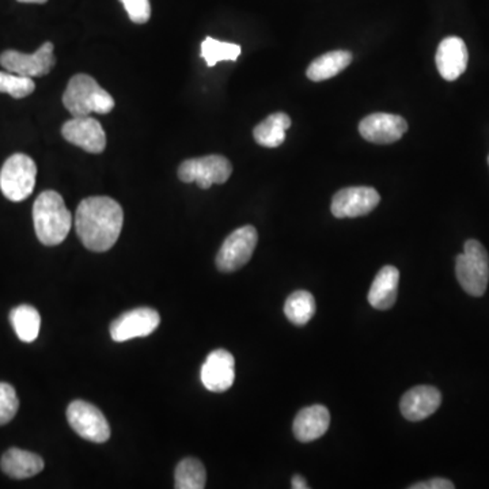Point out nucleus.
<instances>
[{
  "mask_svg": "<svg viewBox=\"0 0 489 489\" xmlns=\"http://www.w3.org/2000/svg\"><path fill=\"white\" fill-rule=\"evenodd\" d=\"M124 213L116 200L106 196L82 200L75 214L79 240L92 252H108L122 235Z\"/></svg>",
  "mask_w": 489,
  "mask_h": 489,
  "instance_id": "f257e3e1",
  "label": "nucleus"
},
{
  "mask_svg": "<svg viewBox=\"0 0 489 489\" xmlns=\"http://www.w3.org/2000/svg\"><path fill=\"white\" fill-rule=\"evenodd\" d=\"M73 221V214L57 192L45 191L35 199L33 222L38 241L45 246L62 244L70 235Z\"/></svg>",
  "mask_w": 489,
  "mask_h": 489,
  "instance_id": "f03ea898",
  "label": "nucleus"
},
{
  "mask_svg": "<svg viewBox=\"0 0 489 489\" xmlns=\"http://www.w3.org/2000/svg\"><path fill=\"white\" fill-rule=\"evenodd\" d=\"M63 105L73 117H85L92 114H109L115 108V100L95 78L78 74L68 82L63 95Z\"/></svg>",
  "mask_w": 489,
  "mask_h": 489,
  "instance_id": "7ed1b4c3",
  "label": "nucleus"
},
{
  "mask_svg": "<svg viewBox=\"0 0 489 489\" xmlns=\"http://www.w3.org/2000/svg\"><path fill=\"white\" fill-rule=\"evenodd\" d=\"M455 274L469 295L476 298L484 295L489 282V255L482 243L466 241L464 253L455 260Z\"/></svg>",
  "mask_w": 489,
  "mask_h": 489,
  "instance_id": "20e7f679",
  "label": "nucleus"
},
{
  "mask_svg": "<svg viewBox=\"0 0 489 489\" xmlns=\"http://www.w3.org/2000/svg\"><path fill=\"white\" fill-rule=\"evenodd\" d=\"M35 177V161L25 154H14L0 170V191L10 202H24L33 194Z\"/></svg>",
  "mask_w": 489,
  "mask_h": 489,
  "instance_id": "39448f33",
  "label": "nucleus"
},
{
  "mask_svg": "<svg viewBox=\"0 0 489 489\" xmlns=\"http://www.w3.org/2000/svg\"><path fill=\"white\" fill-rule=\"evenodd\" d=\"M232 173V162L224 155L186 159L178 167V178L183 183H196L202 189H210L214 184L226 183Z\"/></svg>",
  "mask_w": 489,
  "mask_h": 489,
  "instance_id": "423d86ee",
  "label": "nucleus"
},
{
  "mask_svg": "<svg viewBox=\"0 0 489 489\" xmlns=\"http://www.w3.org/2000/svg\"><path fill=\"white\" fill-rule=\"evenodd\" d=\"M67 420L71 428L86 441L104 444L111 438L108 420L100 409L86 401L71 403L67 408Z\"/></svg>",
  "mask_w": 489,
  "mask_h": 489,
  "instance_id": "0eeeda50",
  "label": "nucleus"
},
{
  "mask_svg": "<svg viewBox=\"0 0 489 489\" xmlns=\"http://www.w3.org/2000/svg\"><path fill=\"white\" fill-rule=\"evenodd\" d=\"M257 243V230L249 225L233 232L216 254V266L219 271L229 274L243 268L252 258Z\"/></svg>",
  "mask_w": 489,
  "mask_h": 489,
  "instance_id": "6e6552de",
  "label": "nucleus"
},
{
  "mask_svg": "<svg viewBox=\"0 0 489 489\" xmlns=\"http://www.w3.org/2000/svg\"><path fill=\"white\" fill-rule=\"evenodd\" d=\"M56 59L54 56V44L45 43L35 54H22V52L5 51L0 55V65L10 73L18 75L35 78L51 73Z\"/></svg>",
  "mask_w": 489,
  "mask_h": 489,
  "instance_id": "1a4fd4ad",
  "label": "nucleus"
},
{
  "mask_svg": "<svg viewBox=\"0 0 489 489\" xmlns=\"http://www.w3.org/2000/svg\"><path fill=\"white\" fill-rule=\"evenodd\" d=\"M381 202L378 192L370 186H350L342 189L332 199L334 218H358L370 214Z\"/></svg>",
  "mask_w": 489,
  "mask_h": 489,
  "instance_id": "9d476101",
  "label": "nucleus"
},
{
  "mask_svg": "<svg viewBox=\"0 0 489 489\" xmlns=\"http://www.w3.org/2000/svg\"><path fill=\"white\" fill-rule=\"evenodd\" d=\"M161 324V315L150 307H139L124 313L111 325V336L116 343L128 342L136 337L150 336Z\"/></svg>",
  "mask_w": 489,
  "mask_h": 489,
  "instance_id": "9b49d317",
  "label": "nucleus"
},
{
  "mask_svg": "<svg viewBox=\"0 0 489 489\" xmlns=\"http://www.w3.org/2000/svg\"><path fill=\"white\" fill-rule=\"evenodd\" d=\"M62 135L71 145L90 154H101L106 147V135L100 122L90 116L73 117L63 125Z\"/></svg>",
  "mask_w": 489,
  "mask_h": 489,
  "instance_id": "f8f14e48",
  "label": "nucleus"
},
{
  "mask_svg": "<svg viewBox=\"0 0 489 489\" xmlns=\"http://www.w3.org/2000/svg\"><path fill=\"white\" fill-rule=\"evenodd\" d=\"M408 131V123L398 115L373 114L359 123V134L367 142L390 145L397 142Z\"/></svg>",
  "mask_w": 489,
  "mask_h": 489,
  "instance_id": "ddd939ff",
  "label": "nucleus"
},
{
  "mask_svg": "<svg viewBox=\"0 0 489 489\" xmlns=\"http://www.w3.org/2000/svg\"><path fill=\"white\" fill-rule=\"evenodd\" d=\"M235 356L226 350H216L208 355L202 367V382L213 393H224L235 384Z\"/></svg>",
  "mask_w": 489,
  "mask_h": 489,
  "instance_id": "4468645a",
  "label": "nucleus"
},
{
  "mask_svg": "<svg viewBox=\"0 0 489 489\" xmlns=\"http://www.w3.org/2000/svg\"><path fill=\"white\" fill-rule=\"evenodd\" d=\"M441 404L442 394L436 387L420 384L403 395L400 409L409 422H422L435 414Z\"/></svg>",
  "mask_w": 489,
  "mask_h": 489,
  "instance_id": "2eb2a0df",
  "label": "nucleus"
},
{
  "mask_svg": "<svg viewBox=\"0 0 489 489\" xmlns=\"http://www.w3.org/2000/svg\"><path fill=\"white\" fill-rule=\"evenodd\" d=\"M436 67L442 78L453 82L460 78L468 67L469 54L463 38L446 37L439 44L435 56Z\"/></svg>",
  "mask_w": 489,
  "mask_h": 489,
  "instance_id": "dca6fc26",
  "label": "nucleus"
},
{
  "mask_svg": "<svg viewBox=\"0 0 489 489\" xmlns=\"http://www.w3.org/2000/svg\"><path fill=\"white\" fill-rule=\"evenodd\" d=\"M331 424V414L324 405H312L302 409L294 420V435L299 442L309 444L325 435Z\"/></svg>",
  "mask_w": 489,
  "mask_h": 489,
  "instance_id": "f3484780",
  "label": "nucleus"
},
{
  "mask_svg": "<svg viewBox=\"0 0 489 489\" xmlns=\"http://www.w3.org/2000/svg\"><path fill=\"white\" fill-rule=\"evenodd\" d=\"M400 271L395 266L386 265L376 274L370 291L368 304L376 310H387L397 301Z\"/></svg>",
  "mask_w": 489,
  "mask_h": 489,
  "instance_id": "a211bd4d",
  "label": "nucleus"
},
{
  "mask_svg": "<svg viewBox=\"0 0 489 489\" xmlns=\"http://www.w3.org/2000/svg\"><path fill=\"white\" fill-rule=\"evenodd\" d=\"M44 464L43 458L35 453L26 452V450L13 449L7 450L3 454L0 461V468L11 479L24 480L43 472Z\"/></svg>",
  "mask_w": 489,
  "mask_h": 489,
  "instance_id": "6ab92c4d",
  "label": "nucleus"
},
{
  "mask_svg": "<svg viewBox=\"0 0 489 489\" xmlns=\"http://www.w3.org/2000/svg\"><path fill=\"white\" fill-rule=\"evenodd\" d=\"M350 51H332L313 60L307 67L306 75L310 81L323 82L339 75L353 63Z\"/></svg>",
  "mask_w": 489,
  "mask_h": 489,
  "instance_id": "aec40b11",
  "label": "nucleus"
},
{
  "mask_svg": "<svg viewBox=\"0 0 489 489\" xmlns=\"http://www.w3.org/2000/svg\"><path fill=\"white\" fill-rule=\"evenodd\" d=\"M291 126V119L283 112L271 115L253 129V137L263 147L274 148L283 145L285 131Z\"/></svg>",
  "mask_w": 489,
  "mask_h": 489,
  "instance_id": "412c9836",
  "label": "nucleus"
},
{
  "mask_svg": "<svg viewBox=\"0 0 489 489\" xmlns=\"http://www.w3.org/2000/svg\"><path fill=\"white\" fill-rule=\"evenodd\" d=\"M10 323L18 339L24 343L35 342L40 334V313L29 304H21L11 310Z\"/></svg>",
  "mask_w": 489,
  "mask_h": 489,
  "instance_id": "4be33fe9",
  "label": "nucleus"
},
{
  "mask_svg": "<svg viewBox=\"0 0 489 489\" xmlns=\"http://www.w3.org/2000/svg\"><path fill=\"white\" fill-rule=\"evenodd\" d=\"M315 299L307 291H295L288 296L284 304V314L294 325H306L315 314Z\"/></svg>",
  "mask_w": 489,
  "mask_h": 489,
  "instance_id": "5701e85b",
  "label": "nucleus"
},
{
  "mask_svg": "<svg viewBox=\"0 0 489 489\" xmlns=\"http://www.w3.org/2000/svg\"><path fill=\"white\" fill-rule=\"evenodd\" d=\"M177 489H203L207 483L205 465L196 458H185L178 464L175 474Z\"/></svg>",
  "mask_w": 489,
  "mask_h": 489,
  "instance_id": "b1692460",
  "label": "nucleus"
},
{
  "mask_svg": "<svg viewBox=\"0 0 489 489\" xmlns=\"http://www.w3.org/2000/svg\"><path fill=\"white\" fill-rule=\"evenodd\" d=\"M241 46L237 44L225 43L207 37L202 44V57L207 63L208 67H214L216 63L230 60L235 62L240 57Z\"/></svg>",
  "mask_w": 489,
  "mask_h": 489,
  "instance_id": "393cba45",
  "label": "nucleus"
},
{
  "mask_svg": "<svg viewBox=\"0 0 489 489\" xmlns=\"http://www.w3.org/2000/svg\"><path fill=\"white\" fill-rule=\"evenodd\" d=\"M35 85L32 78L18 74L0 71V93L10 95L13 98H25L35 92Z\"/></svg>",
  "mask_w": 489,
  "mask_h": 489,
  "instance_id": "a878e982",
  "label": "nucleus"
},
{
  "mask_svg": "<svg viewBox=\"0 0 489 489\" xmlns=\"http://www.w3.org/2000/svg\"><path fill=\"white\" fill-rule=\"evenodd\" d=\"M19 408L18 395L10 384L0 382V425L7 424L15 417Z\"/></svg>",
  "mask_w": 489,
  "mask_h": 489,
  "instance_id": "bb28decb",
  "label": "nucleus"
},
{
  "mask_svg": "<svg viewBox=\"0 0 489 489\" xmlns=\"http://www.w3.org/2000/svg\"><path fill=\"white\" fill-rule=\"evenodd\" d=\"M134 24H145L151 16V5L148 0H120Z\"/></svg>",
  "mask_w": 489,
  "mask_h": 489,
  "instance_id": "cd10ccee",
  "label": "nucleus"
},
{
  "mask_svg": "<svg viewBox=\"0 0 489 489\" xmlns=\"http://www.w3.org/2000/svg\"><path fill=\"white\" fill-rule=\"evenodd\" d=\"M454 484H453L450 480L441 479V477H436V479L428 480V482L416 483V484L411 485L409 489H453Z\"/></svg>",
  "mask_w": 489,
  "mask_h": 489,
  "instance_id": "c85d7f7f",
  "label": "nucleus"
},
{
  "mask_svg": "<svg viewBox=\"0 0 489 489\" xmlns=\"http://www.w3.org/2000/svg\"><path fill=\"white\" fill-rule=\"evenodd\" d=\"M291 487L294 489H309L306 480H304V477L299 476V474H295V476L291 479Z\"/></svg>",
  "mask_w": 489,
  "mask_h": 489,
  "instance_id": "c756f323",
  "label": "nucleus"
},
{
  "mask_svg": "<svg viewBox=\"0 0 489 489\" xmlns=\"http://www.w3.org/2000/svg\"><path fill=\"white\" fill-rule=\"evenodd\" d=\"M21 3H38V5H43V3L48 2V0H18Z\"/></svg>",
  "mask_w": 489,
  "mask_h": 489,
  "instance_id": "7c9ffc66",
  "label": "nucleus"
},
{
  "mask_svg": "<svg viewBox=\"0 0 489 489\" xmlns=\"http://www.w3.org/2000/svg\"><path fill=\"white\" fill-rule=\"evenodd\" d=\"M488 164H489V156H488Z\"/></svg>",
  "mask_w": 489,
  "mask_h": 489,
  "instance_id": "2f4dec72",
  "label": "nucleus"
}]
</instances>
